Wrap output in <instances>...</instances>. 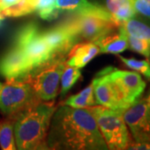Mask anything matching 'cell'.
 Returning <instances> with one entry per match:
<instances>
[{
  "label": "cell",
  "mask_w": 150,
  "mask_h": 150,
  "mask_svg": "<svg viewBox=\"0 0 150 150\" xmlns=\"http://www.w3.org/2000/svg\"><path fill=\"white\" fill-rule=\"evenodd\" d=\"M46 144L50 149H108L88 108L63 104L52 117Z\"/></svg>",
  "instance_id": "obj_1"
},
{
  "label": "cell",
  "mask_w": 150,
  "mask_h": 150,
  "mask_svg": "<svg viewBox=\"0 0 150 150\" xmlns=\"http://www.w3.org/2000/svg\"><path fill=\"white\" fill-rule=\"evenodd\" d=\"M56 108L54 101L41 102L14 118L17 149H48L46 139Z\"/></svg>",
  "instance_id": "obj_2"
},
{
  "label": "cell",
  "mask_w": 150,
  "mask_h": 150,
  "mask_svg": "<svg viewBox=\"0 0 150 150\" xmlns=\"http://www.w3.org/2000/svg\"><path fill=\"white\" fill-rule=\"evenodd\" d=\"M93 113L103 138L111 150L127 149L132 142L123 112L100 105L87 108Z\"/></svg>",
  "instance_id": "obj_3"
},
{
  "label": "cell",
  "mask_w": 150,
  "mask_h": 150,
  "mask_svg": "<svg viewBox=\"0 0 150 150\" xmlns=\"http://www.w3.org/2000/svg\"><path fill=\"white\" fill-rule=\"evenodd\" d=\"M41 102L31 84L24 79H8L0 87V110L13 119Z\"/></svg>",
  "instance_id": "obj_4"
},
{
  "label": "cell",
  "mask_w": 150,
  "mask_h": 150,
  "mask_svg": "<svg viewBox=\"0 0 150 150\" xmlns=\"http://www.w3.org/2000/svg\"><path fill=\"white\" fill-rule=\"evenodd\" d=\"M66 59L53 58L23 78L31 84L42 101H50L57 96L61 75L67 64Z\"/></svg>",
  "instance_id": "obj_5"
},
{
  "label": "cell",
  "mask_w": 150,
  "mask_h": 150,
  "mask_svg": "<svg viewBox=\"0 0 150 150\" xmlns=\"http://www.w3.org/2000/svg\"><path fill=\"white\" fill-rule=\"evenodd\" d=\"M13 43L23 49L30 61L33 69L52 59L53 54L43 39L42 31L35 23H29L18 31Z\"/></svg>",
  "instance_id": "obj_6"
},
{
  "label": "cell",
  "mask_w": 150,
  "mask_h": 150,
  "mask_svg": "<svg viewBox=\"0 0 150 150\" xmlns=\"http://www.w3.org/2000/svg\"><path fill=\"white\" fill-rule=\"evenodd\" d=\"M79 38L88 42H96L100 38L118 29L116 22L89 15H75L64 22Z\"/></svg>",
  "instance_id": "obj_7"
},
{
  "label": "cell",
  "mask_w": 150,
  "mask_h": 150,
  "mask_svg": "<svg viewBox=\"0 0 150 150\" xmlns=\"http://www.w3.org/2000/svg\"><path fill=\"white\" fill-rule=\"evenodd\" d=\"M135 142L150 141V96L138 99L123 112Z\"/></svg>",
  "instance_id": "obj_8"
},
{
  "label": "cell",
  "mask_w": 150,
  "mask_h": 150,
  "mask_svg": "<svg viewBox=\"0 0 150 150\" xmlns=\"http://www.w3.org/2000/svg\"><path fill=\"white\" fill-rule=\"evenodd\" d=\"M111 69L110 67L106 68L93 79L92 84L94 98L98 105L123 112L129 107L123 102L117 87L110 79Z\"/></svg>",
  "instance_id": "obj_9"
},
{
  "label": "cell",
  "mask_w": 150,
  "mask_h": 150,
  "mask_svg": "<svg viewBox=\"0 0 150 150\" xmlns=\"http://www.w3.org/2000/svg\"><path fill=\"white\" fill-rule=\"evenodd\" d=\"M109 76L128 107L138 100L144 91L146 83L137 72L118 70L112 68Z\"/></svg>",
  "instance_id": "obj_10"
},
{
  "label": "cell",
  "mask_w": 150,
  "mask_h": 150,
  "mask_svg": "<svg viewBox=\"0 0 150 150\" xmlns=\"http://www.w3.org/2000/svg\"><path fill=\"white\" fill-rule=\"evenodd\" d=\"M33 70V66L19 46H13L0 58V74L8 79H20Z\"/></svg>",
  "instance_id": "obj_11"
},
{
  "label": "cell",
  "mask_w": 150,
  "mask_h": 150,
  "mask_svg": "<svg viewBox=\"0 0 150 150\" xmlns=\"http://www.w3.org/2000/svg\"><path fill=\"white\" fill-rule=\"evenodd\" d=\"M42 35L54 58H67L70 49L79 42V38L64 23L42 31Z\"/></svg>",
  "instance_id": "obj_12"
},
{
  "label": "cell",
  "mask_w": 150,
  "mask_h": 150,
  "mask_svg": "<svg viewBox=\"0 0 150 150\" xmlns=\"http://www.w3.org/2000/svg\"><path fill=\"white\" fill-rule=\"evenodd\" d=\"M55 8L61 13L69 12L75 15H89L116 22L107 8L88 0H56Z\"/></svg>",
  "instance_id": "obj_13"
},
{
  "label": "cell",
  "mask_w": 150,
  "mask_h": 150,
  "mask_svg": "<svg viewBox=\"0 0 150 150\" xmlns=\"http://www.w3.org/2000/svg\"><path fill=\"white\" fill-rule=\"evenodd\" d=\"M99 53V47L93 42L76 43L68 54L66 64L78 69H83Z\"/></svg>",
  "instance_id": "obj_14"
},
{
  "label": "cell",
  "mask_w": 150,
  "mask_h": 150,
  "mask_svg": "<svg viewBox=\"0 0 150 150\" xmlns=\"http://www.w3.org/2000/svg\"><path fill=\"white\" fill-rule=\"evenodd\" d=\"M99 47V51L103 54H118L129 48V42L126 33L118 28V33L113 31L94 42Z\"/></svg>",
  "instance_id": "obj_15"
},
{
  "label": "cell",
  "mask_w": 150,
  "mask_h": 150,
  "mask_svg": "<svg viewBox=\"0 0 150 150\" xmlns=\"http://www.w3.org/2000/svg\"><path fill=\"white\" fill-rule=\"evenodd\" d=\"M106 4L107 9L119 25L136 15L133 0H107Z\"/></svg>",
  "instance_id": "obj_16"
},
{
  "label": "cell",
  "mask_w": 150,
  "mask_h": 150,
  "mask_svg": "<svg viewBox=\"0 0 150 150\" xmlns=\"http://www.w3.org/2000/svg\"><path fill=\"white\" fill-rule=\"evenodd\" d=\"M62 104L73 108H89L98 105L94 98L93 87L92 83L90 85L88 86L86 88H84L80 93H79L78 94L72 95L69 98H68Z\"/></svg>",
  "instance_id": "obj_17"
},
{
  "label": "cell",
  "mask_w": 150,
  "mask_h": 150,
  "mask_svg": "<svg viewBox=\"0 0 150 150\" xmlns=\"http://www.w3.org/2000/svg\"><path fill=\"white\" fill-rule=\"evenodd\" d=\"M13 126L14 119L10 117L0 121V147L2 149H17Z\"/></svg>",
  "instance_id": "obj_18"
},
{
  "label": "cell",
  "mask_w": 150,
  "mask_h": 150,
  "mask_svg": "<svg viewBox=\"0 0 150 150\" xmlns=\"http://www.w3.org/2000/svg\"><path fill=\"white\" fill-rule=\"evenodd\" d=\"M119 27L128 35L150 42V27L143 22L131 18L123 23Z\"/></svg>",
  "instance_id": "obj_19"
},
{
  "label": "cell",
  "mask_w": 150,
  "mask_h": 150,
  "mask_svg": "<svg viewBox=\"0 0 150 150\" xmlns=\"http://www.w3.org/2000/svg\"><path fill=\"white\" fill-rule=\"evenodd\" d=\"M80 69L66 64L61 75V98L66 95V93L72 88V87L76 83L79 79H80Z\"/></svg>",
  "instance_id": "obj_20"
},
{
  "label": "cell",
  "mask_w": 150,
  "mask_h": 150,
  "mask_svg": "<svg viewBox=\"0 0 150 150\" xmlns=\"http://www.w3.org/2000/svg\"><path fill=\"white\" fill-rule=\"evenodd\" d=\"M55 3L56 0H38L35 11L43 20H54L61 14V12L55 8Z\"/></svg>",
  "instance_id": "obj_21"
},
{
  "label": "cell",
  "mask_w": 150,
  "mask_h": 150,
  "mask_svg": "<svg viewBox=\"0 0 150 150\" xmlns=\"http://www.w3.org/2000/svg\"><path fill=\"white\" fill-rule=\"evenodd\" d=\"M119 59L128 68L134 70L144 76L146 79L150 80V63L148 60H139L134 58H124L123 56H118Z\"/></svg>",
  "instance_id": "obj_22"
},
{
  "label": "cell",
  "mask_w": 150,
  "mask_h": 150,
  "mask_svg": "<svg viewBox=\"0 0 150 150\" xmlns=\"http://www.w3.org/2000/svg\"><path fill=\"white\" fill-rule=\"evenodd\" d=\"M129 48H131L134 52L144 55L146 58L150 57V42L145 39L133 37L127 34Z\"/></svg>",
  "instance_id": "obj_23"
},
{
  "label": "cell",
  "mask_w": 150,
  "mask_h": 150,
  "mask_svg": "<svg viewBox=\"0 0 150 150\" xmlns=\"http://www.w3.org/2000/svg\"><path fill=\"white\" fill-rule=\"evenodd\" d=\"M133 4L136 13L150 19V2L146 0H133Z\"/></svg>",
  "instance_id": "obj_24"
},
{
  "label": "cell",
  "mask_w": 150,
  "mask_h": 150,
  "mask_svg": "<svg viewBox=\"0 0 150 150\" xmlns=\"http://www.w3.org/2000/svg\"><path fill=\"white\" fill-rule=\"evenodd\" d=\"M127 149L135 150H150V141L144 142H131L127 147Z\"/></svg>",
  "instance_id": "obj_25"
},
{
  "label": "cell",
  "mask_w": 150,
  "mask_h": 150,
  "mask_svg": "<svg viewBox=\"0 0 150 150\" xmlns=\"http://www.w3.org/2000/svg\"><path fill=\"white\" fill-rule=\"evenodd\" d=\"M20 0H0V16H2V12L9 8L11 6L16 4Z\"/></svg>",
  "instance_id": "obj_26"
},
{
  "label": "cell",
  "mask_w": 150,
  "mask_h": 150,
  "mask_svg": "<svg viewBox=\"0 0 150 150\" xmlns=\"http://www.w3.org/2000/svg\"><path fill=\"white\" fill-rule=\"evenodd\" d=\"M4 19H5V18L3 16H0V28L2 27V25H3V23L4 21Z\"/></svg>",
  "instance_id": "obj_27"
},
{
  "label": "cell",
  "mask_w": 150,
  "mask_h": 150,
  "mask_svg": "<svg viewBox=\"0 0 150 150\" xmlns=\"http://www.w3.org/2000/svg\"><path fill=\"white\" fill-rule=\"evenodd\" d=\"M1 85H2V83H0V87H1Z\"/></svg>",
  "instance_id": "obj_28"
},
{
  "label": "cell",
  "mask_w": 150,
  "mask_h": 150,
  "mask_svg": "<svg viewBox=\"0 0 150 150\" xmlns=\"http://www.w3.org/2000/svg\"><path fill=\"white\" fill-rule=\"evenodd\" d=\"M149 96H150V90H149Z\"/></svg>",
  "instance_id": "obj_29"
},
{
  "label": "cell",
  "mask_w": 150,
  "mask_h": 150,
  "mask_svg": "<svg viewBox=\"0 0 150 150\" xmlns=\"http://www.w3.org/2000/svg\"><path fill=\"white\" fill-rule=\"evenodd\" d=\"M146 1H149V2H150V0H146Z\"/></svg>",
  "instance_id": "obj_30"
}]
</instances>
